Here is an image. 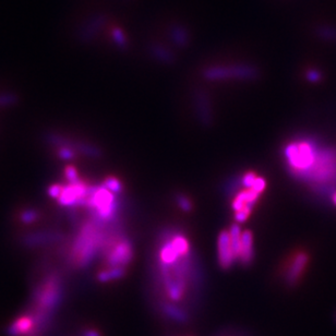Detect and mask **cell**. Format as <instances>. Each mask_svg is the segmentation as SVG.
Here are the masks:
<instances>
[{
  "mask_svg": "<svg viewBox=\"0 0 336 336\" xmlns=\"http://www.w3.org/2000/svg\"><path fill=\"white\" fill-rule=\"evenodd\" d=\"M119 231L118 225L108 231V226L91 219L84 223L78 236L75 237L69 260L79 269L89 266L94 261L99 252H104L113 235Z\"/></svg>",
  "mask_w": 336,
  "mask_h": 336,
  "instance_id": "6da1fadb",
  "label": "cell"
},
{
  "mask_svg": "<svg viewBox=\"0 0 336 336\" xmlns=\"http://www.w3.org/2000/svg\"><path fill=\"white\" fill-rule=\"evenodd\" d=\"M63 295V279L57 273L48 274L34 289L30 313L35 320L40 336L47 330Z\"/></svg>",
  "mask_w": 336,
  "mask_h": 336,
  "instance_id": "7a4b0ae2",
  "label": "cell"
},
{
  "mask_svg": "<svg viewBox=\"0 0 336 336\" xmlns=\"http://www.w3.org/2000/svg\"><path fill=\"white\" fill-rule=\"evenodd\" d=\"M86 205L92 212V219L97 223L106 226L117 224L119 200L117 194L113 193L104 185L90 186Z\"/></svg>",
  "mask_w": 336,
  "mask_h": 336,
  "instance_id": "3957f363",
  "label": "cell"
},
{
  "mask_svg": "<svg viewBox=\"0 0 336 336\" xmlns=\"http://www.w3.org/2000/svg\"><path fill=\"white\" fill-rule=\"evenodd\" d=\"M134 256L133 244L128 237L116 232L104 250V258L107 267H125L132 261Z\"/></svg>",
  "mask_w": 336,
  "mask_h": 336,
  "instance_id": "277c9868",
  "label": "cell"
},
{
  "mask_svg": "<svg viewBox=\"0 0 336 336\" xmlns=\"http://www.w3.org/2000/svg\"><path fill=\"white\" fill-rule=\"evenodd\" d=\"M203 75L205 79L211 81L237 79V80H254L258 76V70L252 66H214L205 69Z\"/></svg>",
  "mask_w": 336,
  "mask_h": 336,
  "instance_id": "5b68a950",
  "label": "cell"
},
{
  "mask_svg": "<svg viewBox=\"0 0 336 336\" xmlns=\"http://www.w3.org/2000/svg\"><path fill=\"white\" fill-rule=\"evenodd\" d=\"M90 186L86 185L81 180L69 183L68 186H64L61 194L58 198L59 204L64 206H81L86 205L89 197Z\"/></svg>",
  "mask_w": 336,
  "mask_h": 336,
  "instance_id": "8992f818",
  "label": "cell"
},
{
  "mask_svg": "<svg viewBox=\"0 0 336 336\" xmlns=\"http://www.w3.org/2000/svg\"><path fill=\"white\" fill-rule=\"evenodd\" d=\"M217 260L218 264L224 270H228L238 261L236 258L235 251L232 244L231 234L229 231L220 232L217 238Z\"/></svg>",
  "mask_w": 336,
  "mask_h": 336,
  "instance_id": "52a82bcc",
  "label": "cell"
},
{
  "mask_svg": "<svg viewBox=\"0 0 336 336\" xmlns=\"http://www.w3.org/2000/svg\"><path fill=\"white\" fill-rule=\"evenodd\" d=\"M309 262V256L304 251H298L290 258L285 271V281L289 286L296 285L299 282Z\"/></svg>",
  "mask_w": 336,
  "mask_h": 336,
  "instance_id": "ba28073f",
  "label": "cell"
},
{
  "mask_svg": "<svg viewBox=\"0 0 336 336\" xmlns=\"http://www.w3.org/2000/svg\"><path fill=\"white\" fill-rule=\"evenodd\" d=\"M8 333L11 336H40L35 320L30 312L15 319L8 328Z\"/></svg>",
  "mask_w": 336,
  "mask_h": 336,
  "instance_id": "9c48e42d",
  "label": "cell"
},
{
  "mask_svg": "<svg viewBox=\"0 0 336 336\" xmlns=\"http://www.w3.org/2000/svg\"><path fill=\"white\" fill-rule=\"evenodd\" d=\"M260 195L261 194L258 193L254 189L240 190L239 192H237L233 198L232 210L234 211V213L239 212L241 210H248L252 212V210H254L259 200Z\"/></svg>",
  "mask_w": 336,
  "mask_h": 336,
  "instance_id": "30bf717a",
  "label": "cell"
},
{
  "mask_svg": "<svg viewBox=\"0 0 336 336\" xmlns=\"http://www.w3.org/2000/svg\"><path fill=\"white\" fill-rule=\"evenodd\" d=\"M63 238L64 235L59 232H55V231L37 232L26 235L24 238H23V243L27 247H40V246H46V244L58 242Z\"/></svg>",
  "mask_w": 336,
  "mask_h": 336,
  "instance_id": "8fae6325",
  "label": "cell"
},
{
  "mask_svg": "<svg viewBox=\"0 0 336 336\" xmlns=\"http://www.w3.org/2000/svg\"><path fill=\"white\" fill-rule=\"evenodd\" d=\"M107 21L106 15L98 14L92 18L89 22H87L80 30H79V38L82 42H89L93 38Z\"/></svg>",
  "mask_w": 336,
  "mask_h": 336,
  "instance_id": "7c38bea8",
  "label": "cell"
},
{
  "mask_svg": "<svg viewBox=\"0 0 336 336\" xmlns=\"http://www.w3.org/2000/svg\"><path fill=\"white\" fill-rule=\"evenodd\" d=\"M255 259L254 249V235L248 229L242 231L241 242H240V255L239 261L243 265H249Z\"/></svg>",
  "mask_w": 336,
  "mask_h": 336,
  "instance_id": "4fadbf2b",
  "label": "cell"
},
{
  "mask_svg": "<svg viewBox=\"0 0 336 336\" xmlns=\"http://www.w3.org/2000/svg\"><path fill=\"white\" fill-rule=\"evenodd\" d=\"M197 114L199 119L204 125H210L212 121V108L209 97L202 91H198L194 96Z\"/></svg>",
  "mask_w": 336,
  "mask_h": 336,
  "instance_id": "5bb4252c",
  "label": "cell"
},
{
  "mask_svg": "<svg viewBox=\"0 0 336 336\" xmlns=\"http://www.w3.org/2000/svg\"><path fill=\"white\" fill-rule=\"evenodd\" d=\"M160 310L167 318L178 323H186L189 318L188 312L185 309L178 307L177 304L171 301H163L160 303Z\"/></svg>",
  "mask_w": 336,
  "mask_h": 336,
  "instance_id": "9a60e30c",
  "label": "cell"
},
{
  "mask_svg": "<svg viewBox=\"0 0 336 336\" xmlns=\"http://www.w3.org/2000/svg\"><path fill=\"white\" fill-rule=\"evenodd\" d=\"M126 274L125 267H107L104 271H101L97 275V279L102 283H107L111 281L120 279Z\"/></svg>",
  "mask_w": 336,
  "mask_h": 336,
  "instance_id": "2e32d148",
  "label": "cell"
},
{
  "mask_svg": "<svg viewBox=\"0 0 336 336\" xmlns=\"http://www.w3.org/2000/svg\"><path fill=\"white\" fill-rule=\"evenodd\" d=\"M73 149L83 154L84 156L92 157V158H98L101 157L102 153L101 150L96 148L95 145H92L86 142H80V141H73Z\"/></svg>",
  "mask_w": 336,
  "mask_h": 336,
  "instance_id": "e0dca14e",
  "label": "cell"
},
{
  "mask_svg": "<svg viewBox=\"0 0 336 336\" xmlns=\"http://www.w3.org/2000/svg\"><path fill=\"white\" fill-rule=\"evenodd\" d=\"M38 218H40V212L34 209H26L24 211H22L20 215L21 223L25 225L34 223V221H36Z\"/></svg>",
  "mask_w": 336,
  "mask_h": 336,
  "instance_id": "ac0fdd59",
  "label": "cell"
},
{
  "mask_svg": "<svg viewBox=\"0 0 336 336\" xmlns=\"http://www.w3.org/2000/svg\"><path fill=\"white\" fill-rule=\"evenodd\" d=\"M103 185L115 194H119L122 191V183L120 182V180L118 178L113 177V176H110V177H107L105 179V181L103 182Z\"/></svg>",
  "mask_w": 336,
  "mask_h": 336,
  "instance_id": "d6986e66",
  "label": "cell"
},
{
  "mask_svg": "<svg viewBox=\"0 0 336 336\" xmlns=\"http://www.w3.org/2000/svg\"><path fill=\"white\" fill-rule=\"evenodd\" d=\"M76 153L78 152H76L71 147H60V148H58L57 155L60 159H63V160H72L75 158Z\"/></svg>",
  "mask_w": 336,
  "mask_h": 336,
  "instance_id": "ffe728a7",
  "label": "cell"
},
{
  "mask_svg": "<svg viewBox=\"0 0 336 336\" xmlns=\"http://www.w3.org/2000/svg\"><path fill=\"white\" fill-rule=\"evenodd\" d=\"M258 178V175L254 172H247L246 174H243L240 178V185L244 189H251L252 186L255 185V182Z\"/></svg>",
  "mask_w": 336,
  "mask_h": 336,
  "instance_id": "44dd1931",
  "label": "cell"
},
{
  "mask_svg": "<svg viewBox=\"0 0 336 336\" xmlns=\"http://www.w3.org/2000/svg\"><path fill=\"white\" fill-rule=\"evenodd\" d=\"M176 203L178 204L180 210L185 211V212H190L193 208L192 202H191L190 199L187 195L181 194V193L176 195Z\"/></svg>",
  "mask_w": 336,
  "mask_h": 336,
  "instance_id": "7402d4cb",
  "label": "cell"
},
{
  "mask_svg": "<svg viewBox=\"0 0 336 336\" xmlns=\"http://www.w3.org/2000/svg\"><path fill=\"white\" fill-rule=\"evenodd\" d=\"M19 98L13 93H2L0 94V107H9L18 103Z\"/></svg>",
  "mask_w": 336,
  "mask_h": 336,
  "instance_id": "603a6c76",
  "label": "cell"
},
{
  "mask_svg": "<svg viewBox=\"0 0 336 336\" xmlns=\"http://www.w3.org/2000/svg\"><path fill=\"white\" fill-rule=\"evenodd\" d=\"M153 55L156 57L158 60L164 61V63H171L172 61V53L167 50H162V48L155 47L153 48Z\"/></svg>",
  "mask_w": 336,
  "mask_h": 336,
  "instance_id": "cb8c5ba5",
  "label": "cell"
},
{
  "mask_svg": "<svg viewBox=\"0 0 336 336\" xmlns=\"http://www.w3.org/2000/svg\"><path fill=\"white\" fill-rule=\"evenodd\" d=\"M65 177L70 183H73V182L80 180L78 171H76L75 167H73V166H67L65 168Z\"/></svg>",
  "mask_w": 336,
  "mask_h": 336,
  "instance_id": "d4e9b609",
  "label": "cell"
},
{
  "mask_svg": "<svg viewBox=\"0 0 336 336\" xmlns=\"http://www.w3.org/2000/svg\"><path fill=\"white\" fill-rule=\"evenodd\" d=\"M113 38H114V41L116 42V44L119 46V47H126V45H127L126 37H125L124 33L121 32V30L115 29L113 31Z\"/></svg>",
  "mask_w": 336,
  "mask_h": 336,
  "instance_id": "484cf974",
  "label": "cell"
},
{
  "mask_svg": "<svg viewBox=\"0 0 336 336\" xmlns=\"http://www.w3.org/2000/svg\"><path fill=\"white\" fill-rule=\"evenodd\" d=\"M63 188H64V186L58 185V183H56V185H51L48 188V194H49V197H51L53 199H57V200H58V198L61 194V191H63Z\"/></svg>",
  "mask_w": 336,
  "mask_h": 336,
  "instance_id": "4316f807",
  "label": "cell"
},
{
  "mask_svg": "<svg viewBox=\"0 0 336 336\" xmlns=\"http://www.w3.org/2000/svg\"><path fill=\"white\" fill-rule=\"evenodd\" d=\"M307 79L310 82H318L321 79V73L317 70H309L307 73Z\"/></svg>",
  "mask_w": 336,
  "mask_h": 336,
  "instance_id": "83f0119b",
  "label": "cell"
},
{
  "mask_svg": "<svg viewBox=\"0 0 336 336\" xmlns=\"http://www.w3.org/2000/svg\"><path fill=\"white\" fill-rule=\"evenodd\" d=\"M84 336H101L98 332L93 331V330H89L86 333H84Z\"/></svg>",
  "mask_w": 336,
  "mask_h": 336,
  "instance_id": "f1b7e54d",
  "label": "cell"
},
{
  "mask_svg": "<svg viewBox=\"0 0 336 336\" xmlns=\"http://www.w3.org/2000/svg\"><path fill=\"white\" fill-rule=\"evenodd\" d=\"M332 199H333V202H334V204L336 205V192L333 194V197H332Z\"/></svg>",
  "mask_w": 336,
  "mask_h": 336,
  "instance_id": "f546056e",
  "label": "cell"
}]
</instances>
